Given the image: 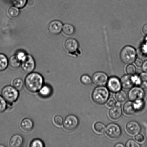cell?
<instances>
[{"label": "cell", "mask_w": 147, "mask_h": 147, "mask_svg": "<svg viewBox=\"0 0 147 147\" xmlns=\"http://www.w3.org/2000/svg\"><path fill=\"white\" fill-rule=\"evenodd\" d=\"M24 84L27 90L32 93L39 92L44 85V79L40 74L30 73L26 76Z\"/></svg>", "instance_id": "6da1fadb"}, {"label": "cell", "mask_w": 147, "mask_h": 147, "mask_svg": "<svg viewBox=\"0 0 147 147\" xmlns=\"http://www.w3.org/2000/svg\"><path fill=\"white\" fill-rule=\"evenodd\" d=\"M109 96V93L107 88L103 86H98L93 90L92 98L97 104L103 105L106 103Z\"/></svg>", "instance_id": "7a4b0ae2"}, {"label": "cell", "mask_w": 147, "mask_h": 147, "mask_svg": "<svg viewBox=\"0 0 147 147\" xmlns=\"http://www.w3.org/2000/svg\"><path fill=\"white\" fill-rule=\"evenodd\" d=\"M137 52L136 50L131 46H125L121 51V60L125 64H130L135 61L136 59Z\"/></svg>", "instance_id": "3957f363"}, {"label": "cell", "mask_w": 147, "mask_h": 147, "mask_svg": "<svg viewBox=\"0 0 147 147\" xmlns=\"http://www.w3.org/2000/svg\"><path fill=\"white\" fill-rule=\"evenodd\" d=\"M1 94L3 98L9 103L15 102L18 99L19 94L18 91L11 86H4L1 90Z\"/></svg>", "instance_id": "277c9868"}, {"label": "cell", "mask_w": 147, "mask_h": 147, "mask_svg": "<svg viewBox=\"0 0 147 147\" xmlns=\"http://www.w3.org/2000/svg\"><path fill=\"white\" fill-rule=\"evenodd\" d=\"M35 60L30 55H27L21 61V67L23 71L26 73L32 72L35 68Z\"/></svg>", "instance_id": "5b68a950"}, {"label": "cell", "mask_w": 147, "mask_h": 147, "mask_svg": "<svg viewBox=\"0 0 147 147\" xmlns=\"http://www.w3.org/2000/svg\"><path fill=\"white\" fill-rule=\"evenodd\" d=\"M106 133L108 137L112 139H119L122 134L121 129L117 124L111 123L107 126Z\"/></svg>", "instance_id": "8992f818"}, {"label": "cell", "mask_w": 147, "mask_h": 147, "mask_svg": "<svg viewBox=\"0 0 147 147\" xmlns=\"http://www.w3.org/2000/svg\"><path fill=\"white\" fill-rule=\"evenodd\" d=\"M79 123V119L77 117L74 115H70L66 117L63 125L65 130L71 131L76 129Z\"/></svg>", "instance_id": "52a82bcc"}, {"label": "cell", "mask_w": 147, "mask_h": 147, "mask_svg": "<svg viewBox=\"0 0 147 147\" xmlns=\"http://www.w3.org/2000/svg\"><path fill=\"white\" fill-rule=\"evenodd\" d=\"M145 96V91L143 88L138 86L132 88L128 93L129 100L133 102L144 100Z\"/></svg>", "instance_id": "ba28073f"}, {"label": "cell", "mask_w": 147, "mask_h": 147, "mask_svg": "<svg viewBox=\"0 0 147 147\" xmlns=\"http://www.w3.org/2000/svg\"><path fill=\"white\" fill-rule=\"evenodd\" d=\"M109 78L107 75L103 72H97L93 75L92 81L94 84L97 86H103L107 83Z\"/></svg>", "instance_id": "9c48e42d"}, {"label": "cell", "mask_w": 147, "mask_h": 147, "mask_svg": "<svg viewBox=\"0 0 147 147\" xmlns=\"http://www.w3.org/2000/svg\"><path fill=\"white\" fill-rule=\"evenodd\" d=\"M108 89L113 93H116L121 89V81L116 76H112L109 78L107 83Z\"/></svg>", "instance_id": "30bf717a"}, {"label": "cell", "mask_w": 147, "mask_h": 147, "mask_svg": "<svg viewBox=\"0 0 147 147\" xmlns=\"http://www.w3.org/2000/svg\"><path fill=\"white\" fill-rule=\"evenodd\" d=\"M63 24L61 21L54 20L49 24L48 30L50 34L53 35H57L60 34L62 30Z\"/></svg>", "instance_id": "8fae6325"}, {"label": "cell", "mask_w": 147, "mask_h": 147, "mask_svg": "<svg viewBox=\"0 0 147 147\" xmlns=\"http://www.w3.org/2000/svg\"><path fill=\"white\" fill-rule=\"evenodd\" d=\"M127 131L132 136H135L139 134L141 131L140 125L135 121H131L128 122L126 125Z\"/></svg>", "instance_id": "7c38bea8"}, {"label": "cell", "mask_w": 147, "mask_h": 147, "mask_svg": "<svg viewBox=\"0 0 147 147\" xmlns=\"http://www.w3.org/2000/svg\"><path fill=\"white\" fill-rule=\"evenodd\" d=\"M122 87L125 90H129L131 89L135 85L133 76L130 75L123 76L121 79Z\"/></svg>", "instance_id": "4fadbf2b"}, {"label": "cell", "mask_w": 147, "mask_h": 147, "mask_svg": "<svg viewBox=\"0 0 147 147\" xmlns=\"http://www.w3.org/2000/svg\"><path fill=\"white\" fill-rule=\"evenodd\" d=\"M78 43L74 39H69L65 43V47L66 50L70 54L76 52L78 48Z\"/></svg>", "instance_id": "5bb4252c"}, {"label": "cell", "mask_w": 147, "mask_h": 147, "mask_svg": "<svg viewBox=\"0 0 147 147\" xmlns=\"http://www.w3.org/2000/svg\"><path fill=\"white\" fill-rule=\"evenodd\" d=\"M122 111L121 107L119 105L112 107L109 112V116L111 119L113 120H117L122 116Z\"/></svg>", "instance_id": "9a60e30c"}, {"label": "cell", "mask_w": 147, "mask_h": 147, "mask_svg": "<svg viewBox=\"0 0 147 147\" xmlns=\"http://www.w3.org/2000/svg\"><path fill=\"white\" fill-rule=\"evenodd\" d=\"M24 143V139L20 134H15L11 137L9 142V146L11 147H20Z\"/></svg>", "instance_id": "2e32d148"}, {"label": "cell", "mask_w": 147, "mask_h": 147, "mask_svg": "<svg viewBox=\"0 0 147 147\" xmlns=\"http://www.w3.org/2000/svg\"><path fill=\"white\" fill-rule=\"evenodd\" d=\"M123 110L124 113L127 116H132L137 111L134 102L132 101L126 102L124 105Z\"/></svg>", "instance_id": "e0dca14e"}, {"label": "cell", "mask_w": 147, "mask_h": 147, "mask_svg": "<svg viewBox=\"0 0 147 147\" xmlns=\"http://www.w3.org/2000/svg\"><path fill=\"white\" fill-rule=\"evenodd\" d=\"M20 127L22 131L25 132H28L32 130L34 127L33 121L28 118L23 119L20 123Z\"/></svg>", "instance_id": "ac0fdd59"}, {"label": "cell", "mask_w": 147, "mask_h": 147, "mask_svg": "<svg viewBox=\"0 0 147 147\" xmlns=\"http://www.w3.org/2000/svg\"><path fill=\"white\" fill-rule=\"evenodd\" d=\"M21 61L17 58L16 56L14 55L11 57L8 60V65L11 68L16 69L21 66Z\"/></svg>", "instance_id": "d6986e66"}, {"label": "cell", "mask_w": 147, "mask_h": 147, "mask_svg": "<svg viewBox=\"0 0 147 147\" xmlns=\"http://www.w3.org/2000/svg\"><path fill=\"white\" fill-rule=\"evenodd\" d=\"M51 88L49 85H44L39 91V93L41 96L43 97H47L51 94Z\"/></svg>", "instance_id": "ffe728a7"}, {"label": "cell", "mask_w": 147, "mask_h": 147, "mask_svg": "<svg viewBox=\"0 0 147 147\" xmlns=\"http://www.w3.org/2000/svg\"><path fill=\"white\" fill-rule=\"evenodd\" d=\"M75 28L70 24H65L63 26L62 31L63 34L67 36H71L75 32Z\"/></svg>", "instance_id": "44dd1931"}, {"label": "cell", "mask_w": 147, "mask_h": 147, "mask_svg": "<svg viewBox=\"0 0 147 147\" xmlns=\"http://www.w3.org/2000/svg\"><path fill=\"white\" fill-rule=\"evenodd\" d=\"M115 96L117 100L120 103H123L125 102L127 98L126 93L122 90L116 92Z\"/></svg>", "instance_id": "7402d4cb"}, {"label": "cell", "mask_w": 147, "mask_h": 147, "mask_svg": "<svg viewBox=\"0 0 147 147\" xmlns=\"http://www.w3.org/2000/svg\"><path fill=\"white\" fill-rule=\"evenodd\" d=\"M8 60L6 56L0 54V72L5 70L8 67Z\"/></svg>", "instance_id": "603a6c76"}, {"label": "cell", "mask_w": 147, "mask_h": 147, "mask_svg": "<svg viewBox=\"0 0 147 147\" xmlns=\"http://www.w3.org/2000/svg\"><path fill=\"white\" fill-rule=\"evenodd\" d=\"M140 79L139 86L143 89L147 88V73L142 72L139 75Z\"/></svg>", "instance_id": "cb8c5ba5"}, {"label": "cell", "mask_w": 147, "mask_h": 147, "mask_svg": "<svg viewBox=\"0 0 147 147\" xmlns=\"http://www.w3.org/2000/svg\"><path fill=\"white\" fill-rule=\"evenodd\" d=\"M24 82L22 79L20 78L14 79L13 82V86L18 91H21L24 86Z\"/></svg>", "instance_id": "d4e9b609"}, {"label": "cell", "mask_w": 147, "mask_h": 147, "mask_svg": "<svg viewBox=\"0 0 147 147\" xmlns=\"http://www.w3.org/2000/svg\"><path fill=\"white\" fill-rule=\"evenodd\" d=\"M106 126L102 122H97L95 124L94 126V129L98 133L102 134L104 133L106 130Z\"/></svg>", "instance_id": "484cf974"}, {"label": "cell", "mask_w": 147, "mask_h": 147, "mask_svg": "<svg viewBox=\"0 0 147 147\" xmlns=\"http://www.w3.org/2000/svg\"><path fill=\"white\" fill-rule=\"evenodd\" d=\"M11 1L14 6L19 9H22L25 6L27 0H11Z\"/></svg>", "instance_id": "4316f807"}, {"label": "cell", "mask_w": 147, "mask_h": 147, "mask_svg": "<svg viewBox=\"0 0 147 147\" xmlns=\"http://www.w3.org/2000/svg\"><path fill=\"white\" fill-rule=\"evenodd\" d=\"M9 15L12 18H16L20 14L19 8L14 6L10 7L8 10Z\"/></svg>", "instance_id": "83f0119b"}, {"label": "cell", "mask_w": 147, "mask_h": 147, "mask_svg": "<svg viewBox=\"0 0 147 147\" xmlns=\"http://www.w3.org/2000/svg\"><path fill=\"white\" fill-rule=\"evenodd\" d=\"M80 81L83 85L88 86L91 85L92 83V79L88 75H83L80 78Z\"/></svg>", "instance_id": "f1b7e54d"}, {"label": "cell", "mask_w": 147, "mask_h": 147, "mask_svg": "<svg viewBox=\"0 0 147 147\" xmlns=\"http://www.w3.org/2000/svg\"><path fill=\"white\" fill-rule=\"evenodd\" d=\"M30 146L31 147H43L45 146L44 142L40 139H34L32 141Z\"/></svg>", "instance_id": "f546056e"}, {"label": "cell", "mask_w": 147, "mask_h": 147, "mask_svg": "<svg viewBox=\"0 0 147 147\" xmlns=\"http://www.w3.org/2000/svg\"><path fill=\"white\" fill-rule=\"evenodd\" d=\"M54 123L56 126L58 127H61L63 125L64 122V119L60 115H56L54 117L53 119Z\"/></svg>", "instance_id": "4dcf8cb0"}, {"label": "cell", "mask_w": 147, "mask_h": 147, "mask_svg": "<svg viewBox=\"0 0 147 147\" xmlns=\"http://www.w3.org/2000/svg\"><path fill=\"white\" fill-rule=\"evenodd\" d=\"M7 102L2 96H0V113L4 112L7 107Z\"/></svg>", "instance_id": "1f68e13d"}, {"label": "cell", "mask_w": 147, "mask_h": 147, "mask_svg": "<svg viewBox=\"0 0 147 147\" xmlns=\"http://www.w3.org/2000/svg\"><path fill=\"white\" fill-rule=\"evenodd\" d=\"M136 69L135 66L132 64H129L127 67L126 72L128 74L134 75L136 73Z\"/></svg>", "instance_id": "d6a6232c"}, {"label": "cell", "mask_w": 147, "mask_h": 147, "mask_svg": "<svg viewBox=\"0 0 147 147\" xmlns=\"http://www.w3.org/2000/svg\"><path fill=\"white\" fill-rule=\"evenodd\" d=\"M136 107L137 111L142 110L144 106V100H139L134 102Z\"/></svg>", "instance_id": "836d02e7"}, {"label": "cell", "mask_w": 147, "mask_h": 147, "mask_svg": "<svg viewBox=\"0 0 147 147\" xmlns=\"http://www.w3.org/2000/svg\"><path fill=\"white\" fill-rule=\"evenodd\" d=\"M126 147H140V145L133 140H129L126 142L125 144Z\"/></svg>", "instance_id": "e575fe53"}, {"label": "cell", "mask_w": 147, "mask_h": 147, "mask_svg": "<svg viewBox=\"0 0 147 147\" xmlns=\"http://www.w3.org/2000/svg\"><path fill=\"white\" fill-rule=\"evenodd\" d=\"M106 106L108 107L112 108L115 106L116 105V102L113 98H110L108 99L106 103Z\"/></svg>", "instance_id": "d590c367"}, {"label": "cell", "mask_w": 147, "mask_h": 147, "mask_svg": "<svg viewBox=\"0 0 147 147\" xmlns=\"http://www.w3.org/2000/svg\"><path fill=\"white\" fill-rule=\"evenodd\" d=\"M26 55V53L24 51L20 50V51L17 52L15 55L16 56L17 58L20 60V61H21Z\"/></svg>", "instance_id": "8d00e7d4"}, {"label": "cell", "mask_w": 147, "mask_h": 147, "mask_svg": "<svg viewBox=\"0 0 147 147\" xmlns=\"http://www.w3.org/2000/svg\"><path fill=\"white\" fill-rule=\"evenodd\" d=\"M135 139L137 142H142L145 140V137L142 134H139L135 135Z\"/></svg>", "instance_id": "74e56055"}, {"label": "cell", "mask_w": 147, "mask_h": 147, "mask_svg": "<svg viewBox=\"0 0 147 147\" xmlns=\"http://www.w3.org/2000/svg\"><path fill=\"white\" fill-rule=\"evenodd\" d=\"M134 62L135 65H136V67H142L143 62L140 59L136 58Z\"/></svg>", "instance_id": "f35d334b"}, {"label": "cell", "mask_w": 147, "mask_h": 147, "mask_svg": "<svg viewBox=\"0 0 147 147\" xmlns=\"http://www.w3.org/2000/svg\"><path fill=\"white\" fill-rule=\"evenodd\" d=\"M142 69L145 72L147 73V60L144 61L142 67Z\"/></svg>", "instance_id": "ab89813d"}, {"label": "cell", "mask_w": 147, "mask_h": 147, "mask_svg": "<svg viewBox=\"0 0 147 147\" xmlns=\"http://www.w3.org/2000/svg\"><path fill=\"white\" fill-rule=\"evenodd\" d=\"M142 32L145 35L147 36V24L143 26L142 28Z\"/></svg>", "instance_id": "60d3db41"}, {"label": "cell", "mask_w": 147, "mask_h": 147, "mask_svg": "<svg viewBox=\"0 0 147 147\" xmlns=\"http://www.w3.org/2000/svg\"><path fill=\"white\" fill-rule=\"evenodd\" d=\"M115 146L116 147H123L125 146L123 144L121 143H118L116 144L115 145Z\"/></svg>", "instance_id": "b9f144b4"}, {"label": "cell", "mask_w": 147, "mask_h": 147, "mask_svg": "<svg viewBox=\"0 0 147 147\" xmlns=\"http://www.w3.org/2000/svg\"><path fill=\"white\" fill-rule=\"evenodd\" d=\"M0 147H5L3 145H0Z\"/></svg>", "instance_id": "7bdbcfd3"}]
</instances>
